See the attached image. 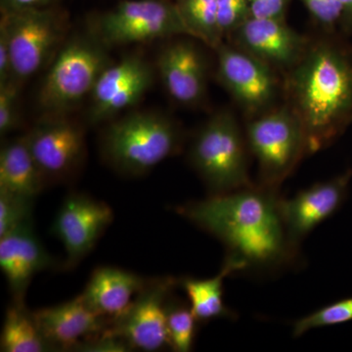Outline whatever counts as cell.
I'll list each match as a JSON object with an SVG mask.
<instances>
[{"mask_svg": "<svg viewBox=\"0 0 352 352\" xmlns=\"http://www.w3.org/2000/svg\"><path fill=\"white\" fill-rule=\"evenodd\" d=\"M148 281L131 271L101 266L92 272L80 296L88 307L110 322L126 311Z\"/></svg>", "mask_w": 352, "mask_h": 352, "instance_id": "obj_19", "label": "cell"}, {"mask_svg": "<svg viewBox=\"0 0 352 352\" xmlns=\"http://www.w3.org/2000/svg\"><path fill=\"white\" fill-rule=\"evenodd\" d=\"M352 168L331 178L315 183L291 199H280V212L289 239L300 249V243L325 220L342 208L349 196Z\"/></svg>", "mask_w": 352, "mask_h": 352, "instance_id": "obj_16", "label": "cell"}, {"mask_svg": "<svg viewBox=\"0 0 352 352\" xmlns=\"http://www.w3.org/2000/svg\"><path fill=\"white\" fill-rule=\"evenodd\" d=\"M55 261L36 237L32 223L0 237V267L8 283L13 302H25L34 275L50 270Z\"/></svg>", "mask_w": 352, "mask_h": 352, "instance_id": "obj_17", "label": "cell"}, {"mask_svg": "<svg viewBox=\"0 0 352 352\" xmlns=\"http://www.w3.org/2000/svg\"><path fill=\"white\" fill-rule=\"evenodd\" d=\"M0 32L10 48L13 80L22 85L50 65L68 38L66 17L55 6L1 12Z\"/></svg>", "mask_w": 352, "mask_h": 352, "instance_id": "obj_8", "label": "cell"}, {"mask_svg": "<svg viewBox=\"0 0 352 352\" xmlns=\"http://www.w3.org/2000/svg\"><path fill=\"white\" fill-rule=\"evenodd\" d=\"M1 12L46 8L54 6L55 0H0Z\"/></svg>", "mask_w": 352, "mask_h": 352, "instance_id": "obj_32", "label": "cell"}, {"mask_svg": "<svg viewBox=\"0 0 352 352\" xmlns=\"http://www.w3.org/2000/svg\"><path fill=\"white\" fill-rule=\"evenodd\" d=\"M34 199L0 190V237L32 223Z\"/></svg>", "mask_w": 352, "mask_h": 352, "instance_id": "obj_26", "label": "cell"}, {"mask_svg": "<svg viewBox=\"0 0 352 352\" xmlns=\"http://www.w3.org/2000/svg\"><path fill=\"white\" fill-rule=\"evenodd\" d=\"M201 43L192 36H177L157 54V75L171 100L182 107H199L207 98L210 64Z\"/></svg>", "mask_w": 352, "mask_h": 352, "instance_id": "obj_13", "label": "cell"}, {"mask_svg": "<svg viewBox=\"0 0 352 352\" xmlns=\"http://www.w3.org/2000/svg\"><path fill=\"white\" fill-rule=\"evenodd\" d=\"M283 87L307 156L326 149L352 124V43L342 34L310 38L300 61L284 74Z\"/></svg>", "mask_w": 352, "mask_h": 352, "instance_id": "obj_2", "label": "cell"}, {"mask_svg": "<svg viewBox=\"0 0 352 352\" xmlns=\"http://www.w3.org/2000/svg\"><path fill=\"white\" fill-rule=\"evenodd\" d=\"M109 48L89 31L68 36L51 61L38 92L43 115H69L89 98L104 69Z\"/></svg>", "mask_w": 352, "mask_h": 352, "instance_id": "obj_5", "label": "cell"}, {"mask_svg": "<svg viewBox=\"0 0 352 352\" xmlns=\"http://www.w3.org/2000/svg\"><path fill=\"white\" fill-rule=\"evenodd\" d=\"M177 285L179 280L173 277L149 280L126 311L109 322L104 333L124 340L131 349L152 352L170 347L166 308Z\"/></svg>", "mask_w": 352, "mask_h": 352, "instance_id": "obj_10", "label": "cell"}, {"mask_svg": "<svg viewBox=\"0 0 352 352\" xmlns=\"http://www.w3.org/2000/svg\"><path fill=\"white\" fill-rule=\"evenodd\" d=\"M32 314L43 337L55 351H74L80 342L100 335L109 325V320L88 307L80 296Z\"/></svg>", "mask_w": 352, "mask_h": 352, "instance_id": "obj_18", "label": "cell"}, {"mask_svg": "<svg viewBox=\"0 0 352 352\" xmlns=\"http://www.w3.org/2000/svg\"><path fill=\"white\" fill-rule=\"evenodd\" d=\"M278 190L258 183L189 201L176 212L226 248L242 271L272 273L295 265L300 252L289 239Z\"/></svg>", "mask_w": 352, "mask_h": 352, "instance_id": "obj_1", "label": "cell"}, {"mask_svg": "<svg viewBox=\"0 0 352 352\" xmlns=\"http://www.w3.org/2000/svg\"><path fill=\"white\" fill-rule=\"evenodd\" d=\"M0 349L4 352L55 351L43 337L34 314L25 307V302H12L7 308Z\"/></svg>", "mask_w": 352, "mask_h": 352, "instance_id": "obj_22", "label": "cell"}, {"mask_svg": "<svg viewBox=\"0 0 352 352\" xmlns=\"http://www.w3.org/2000/svg\"><path fill=\"white\" fill-rule=\"evenodd\" d=\"M325 34L346 36L344 11L340 0H300Z\"/></svg>", "mask_w": 352, "mask_h": 352, "instance_id": "obj_27", "label": "cell"}, {"mask_svg": "<svg viewBox=\"0 0 352 352\" xmlns=\"http://www.w3.org/2000/svg\"><path fill=\"white\" fill-rule=\"evenodd\" d=\"M214 51L217 80L245 120L283 103V76L279 72L228 41Z\"/></svg>", "mask_w": 352, "mask_h": 352, "instance_id": "obj_9", "label": "cell"}, {"mask_svg": "<svg viewBox=\"0 0 352 352\" xmlns=\"http://www.w3.org/2000/svg\"><path fill=\"white\" fill-rule=\"evenodd\" d=\"M251 151L244 126L228 109L214 113L200 126L190 142L189 164L210 195H221L251 186Z\"/></svg>", "mask_w": 352, "mask_h": 352, "instance_id": "obj_4", "label": "cell"}, {"mask_svg": "<svg viewBox=\"0 0 352 352\" xmlns=\"http://www.w3.org/2000/svg\"><path fill=\"white\" fill-rule=\"evenodd\" d=\"M251 17L249 0H219L217 2V23L224 41Z\"/></svg>", "mask_w": 352, "mask_h": 352, "instance_id": "obj_29", "label": "cell"}, {"mask_svg": "<svg viewBox=\"0 0 352 352\" xmlns=\"http://www.w3.org/2000/svg\"><path fill=\"white\" fill-rule=\"evenodd\" d=\"M113 219L112 208L104 201L80 193L67 197L52 227L66 251V267H75L94 250Z\"/></svg>", "mask_w": 352, "mask_h": 352, "instance_id": "obj_15", "label": "cell"}, {"mask_svg": "<svg viewBox=\"0 0 352 352\" xmlns=\"http://www.w3.org/2000/svg\"><path fill=\"white\" fill-rule=\"evenodd\" d=\"M13 80L12 57L6 36L0 32V85Z\"/></svg>", "mask_w": 352, "mask_h": 352, "instance_id": "obj_31", "label": "cell"}, {"mask_svg": "<svg viewBox=\"0 0 352 352\" xmlns=\"http://www.w3.org/2000/svg\"><path fill=\"white\" fill-rule=\"evenodd\" d=\"M46 184L66 180L85 159V127L69 115H43L24 134Z\"/></svg>", "mask_w": 352, "mask_h": 352, "instance_id": "obj_12", "label": "cell"}, {"mask_svg": "<svg viewBox=\"0 0 352 352\" xmlns=\"http://www.w3.org/2000/svg\"><path fill=\"white\" fill-rule=\"evenodd\" d=\"M156 66L131 53L104 69L89 96L87 120L100 124L120 117L142 100L157 78Z\"/></svg>", "mask_w": 352, "mask_h": 352, "instance_id": "obj_11", "label": "cell"}, {"mask_svg": "<svg viewBox=\"0 0 352 352\" xmlns=\"http://www.w3.org/2000/svg\"><path fill=\"white\" fill-rule=\"evenodd\" d=\"M193 38L215 50L224 43L217 23L219 0H175Z\"/></svg>", "mask_w": 352, "mask_h": 352, "instance_id": "obj_23", "label": "cell"}, {"mask_svg": "<svg viewBox=\"0 0 352 352\" xmlns=\"http://www.w3.org/2000/svg\"><path fill=\"white\" fill-rule=\"evenodd\" d=\"M22 85L12 80L0 85V135H7L20 124V90Z\"/></svg>", "mask_w": 352, "mask_h": 352, "instance_id": "obj_28", "label": "cell"}, {"mask_svg": "<svg viewBox=\"0 0 352 352\" xmlns=\"http://www.w3.org/2000/svg\"><path fill=\"white\" fill-rule=\"evenodd\" d=\"M184 132L170 116L135 111L108 122L101 138L104 159L124 175L149 173L182 151Z\"/></svg>", "mask_w": 352, "mask_h": 352, "instance_id": "obj_3", "label": "cell"}, {"mask_svg": "<svg viewBox=\"0 0 352 352\" xmlns=\"http://www.w3.org/2000/svg\"><path fill=\"white\" fill-rule=\"evenodd\" d=\"M226 41L258 58L283 76L303 56L310 38L294 30L286 19L252 16Z\"/></svg>", "mask_w": 352, "mask_h": 352, "instance_id": "obj_14", "label": "cell"}, {"mask_svg": "<svg viewBox=\"0 0 352 352\" xmlns=\"http://www.w3.org/2000/svg\"><path fill=\"white\" fill-rule=\"evenodd\" d=\"M241 272L235 261L226 258L219 274L207 279L183 278L179 285L188 296L190 307L199 322H210L214 319H233L235 314L224 302V280L235 273Z\"/></svg>", "mask_w": 352, "mask_h": 352, "instance_id": "obj_21", "label": "cell"}, {"mask_svg": "<svg viewBox=\"0 0 352 352\" xmlns=\"http://www.w3.org/2000/svg\"><path fill=\"white\" fill-rule=\"evenodd\" d=\"M292 0H249L252 17L286 19Z\"/></svg>", "mask_w": 352, "mask_h": 352, "instance_id": "obj_30", "label": "cell"}, {"mask_svg": "<svg viewBox=\"0 0 352 352\" xmlns=\"http://www.w3.org/2000/svg\"><path fill=\"white\" fill-rule=\"evenodd\" d=\"M245 138L258 164V184L278 190L307 156L302 124L291 109L276 108L245 120Z\"/></svg>", "mask_w": 352, "mask_h": 352, "instance_id": "obj_6", "label": "cell"}, {"mask_svg": "<svg viewBox=\"0 0 352 352\" xmlns=\"http://www.w3.org/2000/svg\"><path fill=\"white\" fill-rule=\"evenodd\" d=\"M198 320L191 307L182 303H168L166 327L171 349L177 352L192 351L195 342Z\"/></svg>", "mask_w": 352, "mask_h": 352, "instance_id": "obj_24", "label": "cell"}, {"mask_svg": "<svg viewBox=\"0 0 352 352\" xmlns=\"http://www.w3.org/2000/svg\"><path fill=\"white\" fill-rule=\"evenodd\" d=\"M344 11V25L346 32L349 34L352 31V0H340Z\"/></svg>", "mask_w": 352, "mask_h": 352, "instance_id": "obj_33", "label": "cell"}, {"mask_svg": "<svg viewBox=\"0 0 352 352\" xmlns=\"http://www.w3.org/2000/svg\"><path fill=\"white\" fill-rule=\"evenodd\" d=\"M352 321V296L338 300L298 319L293 326V336L302 337L314 329L330 327Z\"/></svg>", "mask_w": 352, "mask_h": 352, "instance_id": "obj_25", "label": "cell"}, {"mask_svg": "<svg viewBox=\"0 0 352 352\" xmlns=\"http://www.w3.org/2000/svg\"><path fill=\"white\" fill-rule=\"evenodd\" d=\"M45 185L25 135L6 141L0 150V190L36 199Z\"/></svg>", "mask_w": 352, "mask_h": 352, "instance_id": "obj_20", "label": "cell"}, {"mask_svg": "<svg viewBox=\"0 0 352 352\" xmlns=\"http://www.w3.org/2000/svg\"><path fill=\"white\" fill-rule=\"evenodd\" d=\"M87 31L109 50L177 36L193 38L175 0H124L92 17Z\"/></svg>", "mask_w": 352, "mask_h": 352, "instance_id": "obj_7", "label": "cell"}]
</instances>
